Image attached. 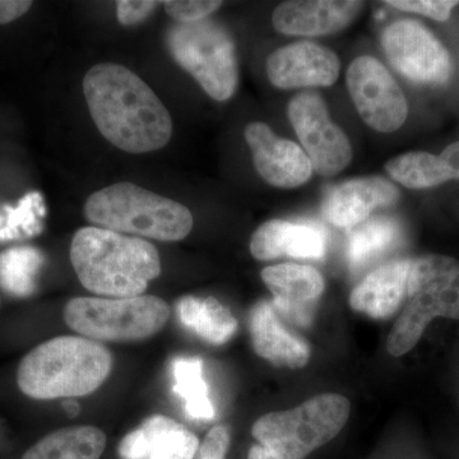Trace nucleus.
Wrapping results in <instances>:
<instances>
[{
	"label": "nucleus",
	"instance_id": "f257e3e1",
	"mask_svg": "<svg viewBox=\"0 0 459 459\" xmlns=\"http://www.w3.org/2000/svg\"><path fill=\"white\" fill-rule=\"evenodd\" d=\"M83 93L93 123L115 147L147 153L170 142V113L152 89L126 66L93 65L84 75Z\"/></svg>",
	"mask_w": 459,
	"mask_h": 459
},
{
	"label": "nucleus",
	"instance_id": "f03ea898",
	"mask_svg": "<svg viewBox=\"0 0 459 459\" xmlns=\"http://www.w3.org/2000/svg\"><path fill=\"white\" fill-rule=\"evenodd\" d=\"M69 255L84 289L100 298L143 295L151 281L161 274L155 246L96 226L75 232Z\"/></svg>",
	"mask_w": 459,
	"mask_h": 459
},
{
	"label": "nucleus",
	"instance_id": "7ed1b4c3",
	"mask_svg": "<svg viewBox=\"0 0 459 459\" xmlns=\"http://www.w3.org/2000/svg\"><path fill=\"white\" fill-rule=\"evenodd\" d=\"M113 365L104 344L82 336L56 337L21 360L17 385L32 400L84 397L104 385Z\"/></svg>",
	"mask_w": 459,
	"mask_h": 459
},
{
	"label": "nucleus",
	"instance_id": "20e7f679",
	"mask_svg": "<svg viewBox=\"0 0 459 459\" xmlns=\"http://www.w3.org/2000/svg\"><path fill=\"white\" fill-rule=\"evenodd\" d=\"M84 216L96 228L159 241H179L193 229L186 205L132 183H117L93 193Z\"/></svg>",
	"mask_w": 459,
	"mask_h": 459
},
{
	"label": "nucleus",
	"instance_id": "39448f33",
	"mask_svg": "<svg viewBox=\"0 0 459 459\" xmlns=\"http://www.w3.org/2000/svg\"><path fill=\"white\" fill-rule=\"evenodd\" d=\"M435 318L459 320V261L439 255L410 259L406 300L389 332L388 352L406 355Z\"/></svg>",
	"mask_w": 459,
	"mask_h": 459
},
{
	"label": "nucleus",
	"instance_id": "423d86ee",
	"mask_svg": "<svg viewBox=\"0 0 459 459\" xmlns=\"http://www.w3.org/2000/svg\"><path fill=\"white\" fill-rule=\"evenodd\" d=\"M350 410L351 404L343 395L319 394L295 409L262 416L252 434L279 459H304L341 433Z\"/></svg>",
	"mask_w": 459,
	"mask_h": 459
},
{
	"label": "nucleus",
	"instance_id": "0eeeda50",
	"mask_svg": "<svg viewBox=\"0 0 459 459\" xmlns=\"http://www.w3.org/2000/svg\"><path fill=\"white\" fill-rule=\"evenodd\" d=\"M170 316L169 304L152 295L75 298L65 307L66 325L96 342L147 340L165 327Z\"/></svg>",
	"mask_w": 459,
	"mask_h": 459
},
{
	"label": "nucleus",
	"instance_id": "6e6552de",
	"mask_svg": "<svg viewBox=\"0 0 459 459\" xmlns=\"http://www.w3.org/2000/svg\"><path fill=\"white\" fill-rule=\"evenodd\" d=\"M172 57L216 101L237 92L238 69L231 35L213 21L178 23L168 32Z\"/></svg>",
	"mask_w": 459,
	"mask_h": 459
},
{
	"label": "nucleus",
	"instance_id": "1a4fd4ad",
	"mask_svg": "<svg viewBox=\"0 0 459 459\" xmlns=\"http://www.w3.org/2000/svg\"><path fill=\"white\" fill-rule=\"evenodd\" d=\"M287 113L314 171L322 177H334L347 168L352 159L351 144L332 122L322 96L299 93L290 101Z\"/></svg>",
	"mask_w": 459,
	"mask_h": 459
},
{
	"label": "nucleus",
	"instance_id": "9d476101",
	"mask_svg": "<svg viewBox=\"0 0 459 459\" xmlns=\"http://www.w3.org/2000/svg\"><path fill=\"white\" fill-rule=\"evenodd\" d=\"M346 82L356 110L374 131L392 133L406 122L409 105L404 93L376 57H356L347 71Z\"/></svg>",
	"mask_w": 459,
	"mask_h": 459
},
{
	"label": "nucleus",
	"instance_id": "9b49d317",
	"mask_svg": "<svg viewBox=\"0 0 459 459\" xmlns=\"http://www.w3.org/2000/svg\"><path fill=\"white\" fill-rule=\"evenodd\" d=\"M382 45L395 71L413 82L442 84L451 78V54L418 21L401 20L386 27Z\"/></svg>",
	"mask_w": 459,
	"mask_h": 459
},
{
	"label": "nucleus",
	"instance_id": "f8f14e48",
	"mask_svg": "<svg viewBox=\"0 0 459 459\" xmlns=\"http://www.w3.org/2000/svg\"><path fill=\"white\" fill-rule=\"evenodd\" d=\"M244 135L252 151L255 170L271 186L298 188L312 178L313 166L303 148L274 134L267 124H247Z\"/></svg>",
	"mask_w": 459,
	"mask_h": 459
},
{
	"label": "nucleus",
	"instance_id": "ddd939ff",
	"mask_svg": "<svg viewBox=\"0 0 459 459\" xmlns=\"http://www.w3.org/2000/svg\"><path fill=\"white\" fill-rule=\"evenodd\" d=\"M265 66L274 87L294 90L332 86L340 75L341 63L327 48L301 41L273 51Z\"/></svg>",
	"mask_w": 459,
	"mask_h": 459
},
{
	"label": "nucleus",
	"instance_id": "4468645a",
	"mask_svg": "<svg viewBox=\"0 0 459 459\" xmlns=\"http://www.w3.org/2000/svg\"><path fill=\"white\" fill-rule=\"evenodd\" d=\"M364 5L356 0H294L274 9L272 22L285 35H331L351 25Z\"/></svg>",
	"mask_w": 459,
	"mask_h": 459
},
{
	"label": "nucleus",
	"instance_id": "2eb2a0df",
	"mask_svg": "<svg viewBox=\"0 0 459 459\" xmlns=\"http://www.w3.org/2000/svg\"><path fill=\"white\" fill-rule=\"evenodd\" d=\"M262 280L273 295L280 316L298 325H309L313 305L325 291V280L314 267L294 263L270 265L262 271Z\"/></svg>",
	"mask_w": 459,
	"mask_h": 459
},
{
	"label": "nucleus",
	"instance_id": "dca6fc26",
	"mask_svg": "<svg viewBox=\"0 0 459 459\" xmlns=\"http://www.w3.org/2000/svg\"><path fill=\"white\" fill-rule=\"evenodd\" d=\"M197 435L168 416L156 415L126 435L119 444L122 459H195Z\"/></svg>",
	"mask_w": 459,
	"mask_h": 459
},
{
	"label": "nucleus",
	"instance_id": "f3484780",
	"mask_svg": "<svg viewBox=\"0 0 459 459\" xmlns=\"http://www.w3.org/2000/svg\"><path fill=\"white\" fill-rule=\"evenodd\" d=\"M400 192L383 178H360L334 186L323 201L325 219L338 228L360 225L373 211L395 204Z\"/></svg>",
	"mask_w": 459,
	"mask_h": 459
},
{
	"label": "nucleus",
	"instance_id": "a211bd4d",
	"mask_svg": "<svg viewBox=\"0 0 459 459\" xmlns=\"http://www.w3.org/2000/svg\"><path fill=\"white\" fill-rule=\"evenodd\" d=\"M327 250V234L316 222L271 220L255 230L250 253L258 261L289 255L300 259H322Z\"/></svg>",
	"mask_w": 459,
	"mask_h": 459
},
{
	"label": "nucleus",
	"instance_id": "6ab92c4d",
	"mask_svg": "<svg viewBox=\"0 0 459 459\" xmlns=\"http://www.w3.org/2000/svg\"><path fill=\"white\" fill-rule=\"evenodd\" d=\"M249 331L253 349L259 358L290 369H300L309 362V346L287 331L272 301H261L253 307Z\"/></svg>",
	"mask_w": 459,
	"mask_h": 459
},
{
	"label": "nucleus",
	"instance_id": "aec40b11",
	"mask_svg": "<svg viewBox=\"0 0 459 459\" xmlns=\"http://www.w3.org/2000/svg\"><path fill=\"white\" fill-rule=\"evenodd\" d=\"M410 259L380 265L352 290L350 307L373 319L394 316L406 300Z\"/></svg>",
	"mask_w": 459,
	"mask_h": 459
},
{
	"label": "nucleus",
	"instance_id": "412c9836",
	"mask_svg": "<svg viewBox=\"0 0 459 459\" xmlns=\"http://www.w3.org/2000/svg\"><path fill=\"white\" fill-rule=\"evenodd\" d=\"M105 448L107 435L104 431L84 425L48 434L21 459H100Z\"/></svg>",
	"mask_w": 459,
	"mask_h": 459
},
{
	"label": "nucleus",
	"instance_id": "4be33fe9",
	"mask_svg": "<svg viewBox=\"0 0 459 459\" xmlns=\"http://www.w3.org/2000/svg\"><path fill=\"white\" fill-rule=\"evenodd\" d=\"M177 309L181 323L205 342L223 344L237 333V318L217 299L184 296Z\"/></svg>",
	"mask_w": 459,
	"mask_h": 459
},
{
	"label": "nucleus",
	"instance_id": "5701e85b",
	"mask_svg": "<svg viewBox=\"0 0 459 459\" xmlns=\"http://www.w3.org/2000/svg\"><path fill=\"white\" fill-rule=\"evenodd\" d=\"M172 391L184 402L193 420H213L216 411L204 379V361L199 358H175L171 362Z\"/></svg>",
	"mask_w": 459,
	"mask_h": 459
},
{
	"label": "nucleus",
	"instance_id": "b1692460",
	"mask_svg": "<svg viewBox=\"0 0 459 459\" xmlns=\"http://www.w3.org/2000/svg\"><path fill=\"white\" fill-rule=\"evenodd\" d=\"M385 169L394 180L410 189L434 188L453 180L451 169L442 157L421 151L394 157Z\"/></svg>",
	"mask_w": 459,
	"mask_h": 459
},
{
	"label": "nucleus",
	"instance_id": "393cba45",
	"mask_svg": "<svg viewBox=\"0 0 459 459\" xmlns=\"http://www.w3.org/2000/svg\"><path fill=\"white\" fill-rule=\"evenodd\" d=\"M45 258L32 247H17L0 253V289L14 298H29L36 291Z\"/></svg>",
	"mask_w": 459,
	"mask_h": 459
},
{
	"label": "nucleus",
	"instance_id": "a878e982",
	"mask_svg": "<svg viewBox=\"0 0 459 459\" xmlns=\"http://www.w3.org/2000/svg\"><path fill=\"white\" fill-rule=\"evenodd\" d=\"M400 226L389 217H376L360 223L349 235L347 256L353 268L368 264L385 255L400 238Z\"/></svg>",
	"mask_w": 459,
	"mask_h": 459
},
{
	"label": "nucleus",
	"instance_id": "bb28decb",
	"mask_svg": "<svg viewBox=\"0 0 459 459\" xmlns=\"http://www.w3.org/2000/svg\"><path fill=\"white\" fill-rule=\"evenodd\" d=\"M166 13L178 23H195L204 21L222 5L214 0H169L162 3Z\"/></svg>",
	"mask_w": 459,
	"mask_h": 459
},
{
	"label": "nucleus",
	"instance_id": "cd10ccee",
	"mask_svg": "<svg viewBox=\"0 0 459 459\" xmlns=\"http://www.w3.org/2000/svg\"><path fill=\"white\" fill-rule=\"evenodd\" d=\"M385 3L400 11L421 14L439 22L449 20L453 9L459 4L452 0H389Z\"/></svg>",
	"mask_w": 459,
	"mask_h": 459
},
{
	"label": "nucleus",
	"instance_id": "c85d7f7f",
	"mask_svg": "<svg viewBox=\"0 0 459 459\" xmlns=\"http://www.w3.org/2000/svg\"><path fill=\"white\" fill-rule=\"evenodd\" d=\"M230 431L228 428L214 427L205 435L204 443L199 444L195 459H226L230 448Z\"/></svg>",
	"mask_w": 459,
	"mask_h": 459
},
{
	"label": "nucleus",
	"instance_id": "c756f323",
	"mask_svg": "<svg viewBox=\"0 0 459 459\" xmlns=\"http://www.w3.org/2000/svg\"><path fill=\"white\" fill-rule=\"evenodd\" d=\"M161 4L152 0H122L117 2V20L123 26H134L146 18Z\"/></svg>",
	"mask_w": 459,
	"mask_h": 459
},
{
	"label": "nucleus",
	"instance_id": "7c9ffc66",
	"mask_svg": "<svg viewBox=\"0 0 459 459\" xmlns=\"http://www.w3.org/2000/svg\"><path fill=\"white\" fill-rule=\"evenodd\" d=\"M31 7L32 2L29 0H0V25L13 22Z\"/></svg>",
	"mask_w": 459,
	"mask_h": 459
},
{
	"label": "nucleus",
	"instance_id": "2f4dec72",
	"mask_svg": "<svg viewBox=\"0 0 459 459\" xmlns=\"http://www.w3.org/2000/svg\"><path fill=\"white\" fill-rule=\"evenodd\" d=\"M440 157L451 169L453 180H459V142L446 147Z\"/></svg>",
	"mask_w": 459,
	"mask_h": 459
},
{
	"label": "nucleus",
	"instance_id": "473e14b6",
	"mask_svg": "<svg viewBox=\"0 0 459 459\" xmlns=\"http://www.w3.org/2000/svg\"><path fill=\"white\" fill-rule=\"evenodd\" d=\"M247 459H279L261 444H255L247 453Z\"/></svg>",
	"mask_w": 459,
	"mask_h": 459
},
{
	"label": "nucleus",
	"instance_id": "72a5a7b5",
	"mask_svg": "<svg viewBox=\"0 0 459 459\" xmlns=\"http://www.w3.org/2000/svg\"><path fill=\"white\" fill-rule=\"evenodd\" d=\"M65 409L68 411L69 415H75L80 411V407L75 402H65Z\"/></svg>",
	"mask_w": 459,
	"mask_h": 459
}]
</instances>
